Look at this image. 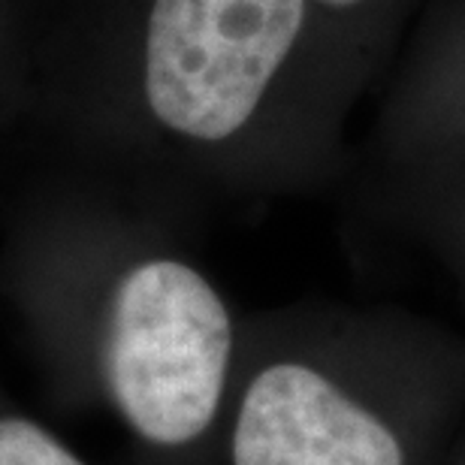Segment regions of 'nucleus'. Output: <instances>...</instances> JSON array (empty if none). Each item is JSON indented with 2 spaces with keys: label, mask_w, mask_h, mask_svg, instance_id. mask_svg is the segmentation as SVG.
<instances>
[{
  "label": "nucleus",
  "mask_w": 465,
  "mask_h": 465,
  "mask_svg": "<svg viewBox=\"0 0 465 465\" xmlns=\"http://www.w3.org/2000/svg\"><path fill=\"white\" fill-rule=\"evenodd\" d=\"M465 423V336L399 305L245 314L221 465H441Z\"/></svg>",
  "instance_id": "obj_1"
},
{
  "label": "nucleus",
  "mask_w": 465,
  "mask_h": 465,
  "mask_svg": "<svg viewBox=\"0 0 465 465\" xmlns=\"http://www.w3.org/2000/svg\"><path fill=\"white\" fill-rule=\"evenodd\" d=\"M369 94L312 0H152L139 100L193 170L263 188L348 170L345 127Z\"/></svg>",
  "instance_id": "obj_3"
},
{
  "label": "nucleus",
  "mask_w": 465,
  "mask_h": 465,
  "mask_svg": "<svg viewBox=\"0 0 465 465\" xmlns=\"http://www.w3.org/2000/svg\"><path fill=\"white\" fill-rule=\"evenodd\" d=\"M369 206L465 282V166L371 170Z\"/></svg>",
  "instance_id": "obj_5"
},
{
  "label": "nucleus",
  "mask_w": 465,
  "mask_h": 465,
  "mask_svg": "<svg viewBox=\"0 0 465 465\" xmlns=\"http://www.w3.org/2000/svg\"><path fill=\"white\" fill-rule=\"evenodd\" d=\"M330 31L366 82L369 91L384 82L408 27L414 25L417 0H312Z\"/></svg>",
  "instance_id": "obj_6"
},
{
  "label": "nucleus",
  "mask_w": 465,
  "mask_h": 465,
  "mask_svg": "<svg viewBox=\"0 0 465 465\" xmlns=\"http://www.w3.org/2000/svg\"><path fill=\"white\" fill-rule=\"evenodd\" d=\"M0 465H94L0 387Z\"/></svg>",
  "instance_id": "obj_7"
},
{
  "label": "nucleus",
  "mask_w": 465,
  "mask_h": 465,
  "mask_svg": "<svg viewBox=\"0 0 465 465\" xmlns=\"http://www.w3.org/2000/svg\"><path fill=\"white\" fill-rule=\"evenodd\" d=\"M378 88L371 170L465 166V0L426 6Z\"/></svg>",
  "instance_id": "obj_4"
},
{
  "label": "nucleus",
  "mask_w": 465,
  "mask_h": 465,
  "mask_svg": "<svg viewBox=\"0 0 465 465\" xmlns=\"http://www.w3.org/2000/svg\"><path fill=\"white\" fill-rule=\"evenodd\" d=\"M54 393L118 423L139 465H221L242 323L203 266L143 242L18 287Z\"/></svg>",
  "instance_id": "obj_2"
},
{
  "label": "nucleus",
  "mask_w": 465,
  "mask_h": 465,
  "mask_svg": "<svg viewBox=\"0 0 465 465\" xmlns=\"http://www.w3.org/2000/svg\"><path fill=\"white\" fill-rule=\"evenodd\" d=\"M441 465H465V423H462V430L457 432V439H453L448 457H444Z\"/></svg>",
  "instance_id": "obj_8"
}]
</instances>
